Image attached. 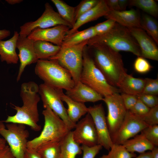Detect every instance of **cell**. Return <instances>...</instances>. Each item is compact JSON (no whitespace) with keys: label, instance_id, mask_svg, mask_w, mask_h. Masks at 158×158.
Segmentation results:
<instances>
[{"label":"cell","instance_id":"5b68a950","mask_svg":"<svg viewBox=\"0 0 158 158\" xmlns=\"http://www.w3.org/2000/svg\"><path fill=\"white\" fill-rule=\"evenodd\" d=\"M35 71L44 83L54 88L66 91L75 85L70 72L54 60H38Z\"/></svg>","mask_w":158,"mask_h":158},{"label":"cell","instance_id":"f6af8a7d","mask_svg":"<svg viewBox=\"0 0 158 158\" xmlns=\"http://www.w3.org/2000/svg\"><path fill=\"white\" fill-rule=\"evenodd\" d=\"M24 158H41L37 152L27 148L24 153Z\"/></svg>","mask_w":158,"mask_h":158},{"label":"cell","instance_id":"b9f144b4","mask_svg":"<svg viewBox=\"0 0 158 158\" xmlns=\"http://www.w3.org/2000/svg\"><path fill=\"white\" fill-rule=\"evenodd\" d=\"M121 95L127 110H129L135 105L138 99L136 95L122 93Z\"/></svg>","mask_w":158,"mask_h":158},{"label":"cell","instance_id":"ab89813d","mask_svg":"<svg viewBox=\"0 0 158 158\" xmlns=\"http://www.w3.org/2000/svg\"><path fill=\"white\" fill-rule=\"evenodd\" d=\"M81 147L83 152L82 158H95L103 147L98 144L91 147L82 145Z\"/></svg>","mask_w":158,"mask_h":158},{"label":"cell","instance_id":"ee69618b","mask_svg":"<svg viewBox=\"0 0 158 158\" xmlns=\"http://www.w3.org/2000/svg\"><path fill=\"white\" fill-rule=\"evenodd\" d=\"M110 10L120 11L118 0H105Z\"/></svg>","mask_w":158,"mask_h":158},{"label":"cell","instance_id":"4fadbf2b","mask_svg":"<svg viewBox=\"0 0 158 158\" xmlns=\"http://www.w3.org/2000/svg\"><path fill=\"white\" fill-rule=\"evenodd\" d=\"M97 132L98 144L109 151L113 143L109 131L103 107L102 104L88 107Z\"/></svg>","mask_w":158,"mask_h":158},{"label":"cell","instance_id":"4316f807","mask_svg":"<svg viewBox=\"0 0 158 158\" xmlns=\"http://www.w3.org/2000/svg\"><path fill=\"white\" fill-rule=\"evenodd\" d=\"M96 36L94 26L81 31H78L66 36L61 46H71L89 40Z\"/></svg>","mask_w":158,"mask_h":158},{"label":"cell","instance_id":"277c9868","mask_svg":"<svg viewBox=\"0 0 158 158\" xmlns=\"http://www.w3.org/2000/svg\"><path fill=\"white\" fill-rule=\"evenodd\" d=\"M44 109L42 112L44 119L43 129L38 136L28 141V149L36 151L46 143L61 142L71 131L63 121L49 107Z\"/></svg>","mask_w":158,"mask_h":158},{"label":"cell","instance_id":"681fc988","mask_svg":"<svg viewBox=\"0 0 158 158\" xmlns=\"http://www.w3.org/2000/svg\"><path fill=\"white\" fill-rule=\"evenodd\" d=\"M151 152L152 158H158V147L157 146H154Z\"/></svg>","mask_w":158,"mask_h":158},{"label":"cell","instance_id":"cb8c5ba5","mask_svg":"<svg viewBox=\"0 0 158 158\" xmlns=\"http://www.w3.org/2000/svg\"><path fill=\"white\" fill-rule=\"evenodd\" d=\"M82 152L81 146L74 141L70 131L61 142L59 158H75Z\"/></svg>","mask_w":158,"mask_h":158},{"label":"cell","instance_id":"44dd1931","mask_svg":"<svg viewBox=\"0 0 158 158\" xmlns=\"http://www.w3.org/2000/svg\"><path fill=\"white\" fill-rule=\"evenodd\" d=\"M19 33L15 31L12 37L6 41L0 40V58L7 64H16L19 57L16 51Z\"/></svg>","mask_w":158,"mask_h":158},{"label":"cell","instance_id":"ffe728a7","mask_svg":"<svg viewBox=\"0 0 158 158\" xmlns=\"http://www.w3.org/2000/svg\"><path fill=\"white\" fill-rule=\"evenodd\" d=\"M109 11L105 0H100L96 6L82 15L77 20L72 28L67 32L66 36L77 32L79 28L85 23L96 20L102 16L104 17Z\"/></svg>","mask_w":158,"mask_h":158},{"label":"cell","instance_id":"bcb514c9","mask_svg":"<svg viewBox=\"0 0 158 158\" xmlns=\"http://www.w3.org/2000/svg\"><path fill=\"white\" fill-rule=\"evenodd\" d=\"M128 0H118L120 11L126 10L127 6L128 5Z\"/></svg>","mask_w":158,"mask_h":158},{"label":"cell","instance_id":"60d3db41","mask_svg":"<svg viewBox=\"0 0 158 158\" xmlns=\"http://www.w3.org/2000/svg\"><path fill=\"white\" fill-rule=\"evenodd\" d=\"M137 96L138 99L150 109L158 105V97L157 95L140 94Z\"/></svg>","mask_w":158,"mask_h":158},{"label":"cell","instance_id":"7c38bea8","mask_svg":"<svg viewBox=\"0 0 158 158\" xmlns=\"http://www.w3.org/2000/svg\"><path fill=\"white\" fill-rule=\"evenodd\" d=\"M147 126L140 117L127 110L120 126L111 137L113 143L122 145Z\"/></svg>","mask_w":158,"mask_h":158},{"label":"cell","instance_id":"83f0119b","mask_svg":"<svg viewBox=\"0 0 158 158\" xmlns=\"http://www.w3.org/2000/svg\"><path fill=\"white\" fill-rule=\"evenodd\" d=\"M51 1L56 7L61 17L73 27L76 22L75 7L69 6L61 0H51Z\"/></svg>","mask_w":158,"mask_h":158},{"label":"cell","instance_id":"f907efd6","mask_svg":"<svg viewBox=\"0 0 158 158\" xmlns=\"http://www.w3.org/2000/svg\"><path fill=\"white\" fill-rule=\"evenodd\" d=\"M6 1L8 4L13 5L19 4L23 1L22 0H6Z\"/></svg>","mask_w":158,"mask_h":158},{"label":"cell","instance_id":"f546056e","mask_svg":"<svg viewBox=\"0 0 158 158\" xmlns=\"http://www.w3.org/2000/svg\"><path fill=\"white\" fill-rule=\"evenodd\" d=\"M128 5L138 8L154 18L158 17V5L154 0H129Z\"/></svg>","mask_w":158,"mask_h":158},{"label":"cell","instance_id":"7a4b0ae2","mask_svg":"<svg viewBox=\"0 0 158 158\" xmlns=\"http://www.w3.org/2000/svg\"><path fill=\"white\" fill-rule=\"evenodd\" d=\"M87 46L96 66L109 83L117 87L121 79L127 73L121 55L106 46L93 44Z\"/></svg>","mask_w":158,"mask_h":158},{"label":"cell","instance_id":"74e56055","mask_svg":"<svg viewBox=\"0 0 158 158\" xmlns=\"http://www.w3.org/2000/svg\"><path fill=\"white\" fill-rule=\"evenodd\" d=\"M116 23L115 21L113 19H108L104 21L96 24L94 26L96 36L107 33L114 27Z\"/></svg>","mask_w":158,"mask_h":158},{"label":"cell","instance_id":"52a82bcc","mask_svg":"<svg viewBox=\"0 0 158 158\" xmlns=\"http://www.w3.org/2000/svg\"><path fill=\"white\" fill-rule=\"evenodd\" d=\"M88 40L71 46H61L55 56L47 60H54L71 73L75 84L80 81L83 64V53Z\"/></svg>","mask_w":158,"mask_h":158},{"label":"cell","instance_id":"f1b7e54d","mask_svg":"<svg viewBox=\"0 0 158 158\" xmlns=\"http://www.w3.org/2000/svg\"><path fill=\"white\" fill-rule=\"evenodd\" d=\"M142 28L158 44V24L154 18L147 14L141 17Z\"/></svg>","mask_w":158,"mask_h":158},{"label":"cell","instance_id":"603a6c76","mask_svg":"<svg viewBox=\"0 0 158 158\" xmlns=\"http://www.w3.org/2000/svg\"><path fill=\"white\" fill-rule=\"evenodd\" d=\"M61 98L67 104L68 116L73 123H76L81 117L88 113V107L84 103L75 101L65 94L63 90L59 89Z\"/></svg>","mask_w":158,"mask_h":158},{"label":"cell","instance_id":"7402d4cb","mask_svg":"<svg viewBox=\"0 0 158 158\" xmlns=\"http://www.w3.org/2000/svg\"><path fill=\"white\" fill-rule=\"evenodd\" d=\"M145 83V78H135L126 73L120 80L117 87L121 92L138 95L142 93Z\"/></svg>","mask_w":158,"mask_h":158},{"label":"cell","instance_id":"e575fe53","mask_svg":"<svg viewBox=\"0 0 158 158\" xmlns=\"http://www.w3.org/2000/svg\"><path fill=\"white\" fill-rule=\"evenodd\" d=\"M133 68L135 71L138 73L144 74L150 71L152 66L145 58L138 56L134 62Z\"/></svg>","mask_w":158,"mask_h":158},{"label":"cell","instance_id":"d6a6232c","mask_svg":"<svg viewBox=\"0 0 158 158\" xmlns=\"http://www.w3.org/2000/svg\"><path fill=\"white\" fill-rule=\"evenodd\" d=\"M100 0H83L75 7V22L82 15L94 7Z\"/></svg>","mask_w":158,"mask_h":158},{"label":"cell","instance_id":"5bb4252c","mask_svg":"<svg viewBox=\"0 0 158 158\" xmlns=\"http://www.w3.org/2000/svg\"><path fill=\"white\" fill-rule=\"evenodd\" d=\"M74 129L72 131L73 139L80 145L91 147L98 145L96 130L89 113L76 123Z\"/></svg>","mask_w":158,"mask_h":158},{"label":"cell","instance_id":"d4e9b609","mask_svg":"<svg viewBox=\"0 0 158 158\" xmlns=\"http://www.w3.org/2000/svg\"><path fill=\"white\" fill-rule=\"evenodd\" d=\"M133 138L122 144L129 152H137L140 154L148 150L151 151L155 146L147 140L141 132Z\"/></svg>","mask_w":158,"mask_h":158},{"label":"cell","instance_id":"d590c367","mask_svg":"<svg viewBox=\"0 0 158 158\" xmlns=\"http://www.w3.org/2000/svg\"><path fill=\"white\" fill-rule=\"evenodd\" d=\"M145 83L141 94L157 95L158 94V79L145 78Z\"/></svg>","mask_w":158,"mask_h":158},{"label":"cell","instance_id":"1f68e13d","mask_svg":"<svg viewBox=\"0 0 158 158\" xmlns=\"http://www.w3.org/2000/svg\"><path fill=\"white\" fill-rule=\"evenodd\" d=\"M107 154L99 158H133L136 156L135 153L128 152L122 145L113 144Z\"/></svg>","mask_w":158,"mask_h":158},{"label":"cell","instance_id":"816d5d0a","mask_svg":"<svg viewBox=\"0 0 158 158\" xmlns=\"http://www.w3.org/2000/svg\"><path fill=\"white\" fill-rule=\"evenodd\" d=\"M6 141L3 138L0 137V150L6 146Z\"/></svg>","mask_w":158,"mask_h":158},{"label":"cell","instance_id":"f35d334b","mask_svg":"<svg viewBox=\"0 0 158 158\" xmlns=\"http://www.w3.org/2000/svg\"><path fill=\"white\" fill-rule=\"evenodd\" d=\"M150 109V108L138 99L135 105L128 111L132 114L141 117L146 114Z\"/></svg>","mask_w":158,"mask_h":158},{"label":"cell","instance_id":"7dc6e473","mask_svg":"<svg viewBox=\"0 0 158 158\" xmlns=\"http://www.w3.org/2000/svg\"><path fill=\"white\" fill-rule=\"evenodd\" d=\"M11 34L10 31L6 29L0 30V40H1L9 36Z\"/></svg>","mask_w":158,"mask_h":158},{"label":"cell","instance_id":"2e32d148","mask_svg":"<svg viewBox=\"0 0 158 158\" xmlns=\"http://www.w3.org/2000/svg\"><path fill=\"white\" fill-rule=\"evenodd\" d=\"M70 29L64 25H59L51 28L37 29L32 31L27 37L34 41H46L61 46L67 32Z\"/></svg>","mask_w":158,"mask_h":158},{"label":"cell","instance_id":"8fae6325","mask_svg":"<svg viewBox=\"0 0 158 158\" xmlns=\"http://www.w3.org/2000/svg\"><path fill=\"white\" fill-rule=\"evenodd\" d=\"M102 101L106 103L107 108L106 120L111 137L122 123L127 110L119 93L105 96L103 97Z\"/></svg>","mask_w":158,"mask_h":158},{"label":"cell","instance_id":"7bdbcfd3","mask_svg":"<svg viewBox=\"0 0 158 158\" xmlns=\"http://www.w3.org/2000/svg\"><path fill=\"white\" fill-rule=\"evenodd\" d=\"M0 158H15L12 153L9 146L6 145L0 150Z\"/></svg>","mask_w":158,"mask_h":158},{"label":"cell","instance_id":"9a60e30c","mask_svg":"<svg viewBox=\"0 0 158 158\" xmlns=\"http://www.w3.org/2000/svg\"><path fill=\"white\" fill-rule=\"evenodd\" d=\"M138 44L141 56L153 60H158V48L154 40L142 29L128 28Z\"/></svg>","mask_w":158,"mask_h":158},{"label":"cell","instance_id":"c3c4849f","mask_svg":"<svg viewBox=\"0 0 158 158\" xmlns=\"http://www.w3.org/2000/svg\"><path fill=\"white\" fill-rule=\"evenodd\" d=\"M134 158H152L151 152H145L140 153L138 156Z\"/></svg>","mask_w":158,"mask_h":158},{"label":"cell","instance_id":"9c48e42d","mask_svg":"<svg viewBox=\"0 0 158 158\" xmlns=\"http://www.w3.org/2000/svg\"><path fill=\"white\" fill-rule=\"evenodd\" d=\"M38 93L44 108L49 107L63 121L70 130L74 129L76 123L72 122L68 116L66 109L61 98L59 89L43 83L39 86Z\"/></svg>","mask_w":158,"mask_h":158},{"label":"cell","instance_id":"e0dca14e","mask_svg":"<svg viewBox=\"0 0 158 158\" xmlns=\"http://www.w3.org/2000/svg\"><path fill=\"white\" fill-rule=\"evenodd\" d=\"M34 41L19 35L16 43V48L19 51L18 56L20 63L17 78V81L20 79L26 67L38 60L35 54L33 43Z\"/></svg>","mask_w":158,"mask_h":158},{"label":"cell","instance_id":"8992f818","mask_svg":"<svg viewBox=\"0 0 158 158\" xmlns=\"http://www.w3.org/2000/svg\"><path fill=\"white\" fill-rule=\"evenodd\" d=\"M80 81L104 97L115 93L121 92L117 87L111 85L97 67L90 56L87 46L84 47L83 64Z\"/></svg>","mask_w":158,"mask_h":158},{"label":"cell","instance_id":"836d02e7","mask_svg":"<svg viewBox=\"0 0 158 158\" xmlns=\"http://www.w3.org/2000/svg\"><path fill=\"white\" fill-rule=\"evenodd\" d=\"M145 138L155 146H158V125L148 126L141 132Z\"/></svg>","mask_w":158,"mask_h":158},{"label":"cell","instance_id":"8d00e7d4","mask_svg":"<svg viewBox=\"0 0 158 158\" xmlns=\"http://www.w3.org/2000/svg\"><path fill=\"white\" fill-rule=\"evenodd\" d=\"M148 126L158 124V105L150 108L145 115L140 117Z\"/></svg>","mask_w":158,"mask_h":158},{"label":"cell","instance_id":"ba28073f","mask_svg":"<svg viewBox=\"0 0 158 158\" xmlns=\"http://www.w3.org/2000/svg\"><path fill=\"white\" fill-rule=\"evenodd\" d=\"M0 135L8 143L15 158H24L29 136L25 125L8 123L5 126L0 121Z\"/></svg>","mask_w":158,"mask_h":158},{"label":"cell","instance_id":"d6986e66","mask_svg":"<svg viewBox=\"0 0 158 158\" xmlns=\"http://www.w3.org/2000/svg\"><path fill=\"white\" fill-rule=\"evenodd\" d=\"M65 94L74 101L83 103L94 102L103 99V97L80 81L72 88L66 90Z\"/></svg>","mask_w":158,"mask_h":158},{"label":"cell","instance_id":"4dcf8cb0","mask_svg":"<svg viewBox=\"0 0 158 158\" xmlns=\"http://www.w3.org/2000/svg\"><path fill=\"white\" fill-rule=\"evenodd\" d=\"M61 142L54 141L46 143L36 151L41 158H59Z\"/></svg>","mask_w":158,"mask_h":158},{"label":"cell","instance_id":"6da1fadb","mask_svg":"<svg viewBox=\"0 0 158 158\" xmlns=\"http://www.w3.org/2000/svg\"><path fill=\"white\" fill-rule=\"evenodd\" d=\"M38 91L39 86L34 82L23 83L20 92L22 106L12 104V107L16 111V114L8 116L6 119L3 121L28 125L35 131H40L41 126L38 123L39 116L37 105L40 99Z\"/></svg>","mask_w":158,"mask_h":158},{"label":"cell","instance_id":"3957f363","mask_svg":"<svg viewBox=\"0 0 158 158\" xmlns=\"http://www.w3.org/2000/svg\"><path fill=\"white\" fill-rule=\"evenodd\" d=\"M93 44L103 45L117 52H129L137 56H141L139 45L128 29L116 22L107 33L89 40L87 45Z\"/></svg>","mask_w":158,"mask_h":158},{"label":"cell","instance_id":"30bf717a","mask_svg":"<svg viewBox=\"0 0 158 158\" xmlns=\"http://www.w3.org/2000/svg\"><path fill=\"white\" fill-rule=\"evenodd\" d=\"M45 10L41 16L34 21L26 22L20 27L19 35L27 37L33 31L37 29L49 28L64 25L72 28V27L65 21L56 12L48 3L45 4Z\"/></svg>","mask_w":158,"mask_h":158},{"label":"cell","instance_id":"ac0fdd59","mask_svg":"<svg viewBox=\"0 0 158 158\" xmlns=\"http://www.w3.org/2000/svg\"><path fill=\"white\" fill-rule=\"evenodd\" d=\"M104 17L107 19H113L116 23L128 28L142 29L140 13L134 9L123 11L110 10Z\"/></svg>","mask_w":158,"mask_h":158},{"label":"cell","instance_id":"484cf974","mask_svg":"<svg viewBox=\"0 0 158 158\" xmlns=\"http://www.w3.org/2000/svg\"><path fill=\"white\" fill-rule=\"evenodd\" d=\"M33 46L35 54L38 60L49 59L56 55L61 47V46L41 40L34 41Z\"/></svg>","mask_w":158,"mask_h":158}]
</instances>
